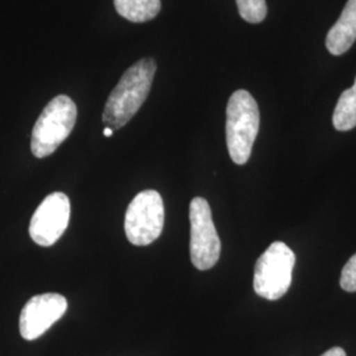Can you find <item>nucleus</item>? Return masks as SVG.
<instances>
[{"label": "nucleus", "mask_w": 356, "mask_h": 356, "mask_svg": "<svg viewBox=\"0 0 356 356\" xmlns=\"http://www.w3.org/2000/svg\"><path fill=\"white\" fill-rule=\"evenodd\" d=\"M154 73L156 63L152 58H143L128 69L104 106L102 120L106 127H124L136 115L152 89Z\"/></svg>", "instance_id": "obj_1"}, {"label": "nucleus", "mask_w": 356, "mask_h": 356, "mask_svg": "<svg viewBox=\"0 0 356 356\" xmlns=\"http://www.w3.org/2000/svg\"><path fill=\"white\" fill-rule=\"evenodd\" d=\"M226 116L229 157L235 164L244 165L251 157L260 128L259 106L248 91L238 90L229 97Z\"/></svg>", "instance_id": "obj_2"}, {"label": "nucleus", "mask_w": 356, "mask_h": 356, "mask_svg": "<svg viewBox=\"0 0 356 356\" xmlns=\"http://www.w3.org/2000/svg\"><path fill=\"white\" fill-rule=\"evenodd\" d=\"M76 122V106L67 95H58L45 106L32 131L31 149L35 157L44 159L56 152Z\"/></svg>", "instance_id": "obj_3"}, {"label": "nucleus", "mask_w": 356, "mask_h": 356, "mask_svg": "<svg viewBox=\"0 0 356 356\" xmlns=\"http://www.w3.org/2000/svg\"><path fill=\"white\" fill-rule=\"evenodd\" d=\"M296 254L282 242L272 243L254 266V293L269 301L284 297L292 285Z\"/></svg>", "instance_id": "obj_4"}, {"label": "nucleus", "mask_w": 356, "mask_h": 356, "mask_svg": "<svg viewBox=\"0 0 356 356\" xmlns=\"http://www.w3.org/2000/svg\"><path fill=\"white\" fill-rule=\"evenodd\" d=\"M165 210L160 193L140 191L128 206L124 231L134 245H149L159 239L164 229Z\"/></svg>", "instance_id": "obj_5"}, {"label": "nucleus", "mask_w": 356, "mask_h": 356, "mask_svg": "<svg viewBox=\"0 0 356 356\" xmlns=\"http://www.w3.org/2000/svg\"><path fill=\"white\" fill-rule=\"evenodd\" d=\"M189 219L191 263L200 270L211 269L219 260L222 247L210 204L202 197L193 198L189 207Z\"/></svg>", "instance_id": "obj_6"}, {"label": "nucleus", "mask_w": 356, "mask_h": 356, "mask_svg": "<svg viewBox=\"0 0 356 356\" xmlns=\"http://www.w3.org/2000/svg\"><path fill=\"white\" fill-rule=\"evenodd\" d=\"M70 220L69 197L56 191L49 194L36 209L31 219L29 235L41 247H51L57 242Z\"/></svg>", "instance_id": "obj_7"}, {"label": "nucleus", "mask_w": 356, "mask_h": 356, "mask_svg": "<svg viewBox=\"0 0 356 356\" xmlns=\"http://www.w3.org/2000/svg\"><path fill=\"white\" fill-rule=\"evenodd\" d=\"M67 310V300L58 293L33 296L19 319V330L26 341H35L60 321Z\"/></svg>", "instance_id": "obj_8"}, {"label": "nucleus", "mask_w": 356, "mask_h": 356, "mask_svg": "<svg viewBox=\"0 0 356 356\" xmlns=\"http://www.w3.org/2000/svg\"><path fill=\"white\" fill-rule=\"evenodd\" d=\"M356 41V0H348L338 22L326 36V48L334 56H342Z\"/></svg>", "instance_id": "obj_9"}, {"label": "nucleus", "mask_w": 356, "mask_h": 356, "mask_svg": "<svg viewBox=\"0 0 356 356\" xmlns=\"http://www.w3.org/2000/svg\"><path fill=\"white\" fill-rule=\"evenodd\" d=\"M115 8L120 16L132 23L152 20L161 10V0H114Z\"/></svg>", "instance_id": "obj_10"}, {"label": "nucleus", "mask_w": 356, "mask_h": 356, "mask_svg": "<svg viewBox=\"0 0 356 356\" xmlns=\"http://www.w3.org/2000/svg\"><path fill=\"white\" fill-rule=\"evenodd\" d=\"M332 124L338 131H350L356 127V78L351 89L344 90L332 115Z\"/></svg>", "instance_id": "obj_11"}, {"label": "nucleus", "mask_w": 356, "mask_h": 356, "mask_svg": "<svg viewBox=\"0 0 356 356\" xmlns=\"http://www.w3.org/2000/svg\"><path fill=\"white\" fill-rule=\"evenodd\" d=\"M238 11L243 20L251 24L261 23L267 17V1L266 0H236Z\"/></svg>", "instance_id": "obj_12"}, {"label": "nucleus", "mask_w": 356, "mask_h": 356, "mask_svg": "<svg viewBox=\"0 0 356 356\" xmlns=\"http://www.w3.org/2000/svg\"><path fill=\"white\" fill-rule=\"evenodd\" d=\"M341 288L346 292H356V254L350 257L346 263L341 275Z\"/></svg>", "instance_id": "obj_13"}, {"label": "nucleus", "mask_w": 356, "mask_h": 356, "mask_svg": "<svg viewBox=\"0 0 356 356\" xmlns=\"http://www.w3.org/2000/svg\"><path fill=\"white\" fill-rule=\"evenodd\" d=\"M321 356H347L346 355V351L341 347H332L330 350H327L325 354H322Z\"/></svg>", "instance_id": "obj_14"}, {"label": "nucleus", "mask_w": 356, "mask_h": 356, "mask_svg": "<svg viewBox=\"0 0 356 356\" xmlns=\"http://www.w3.org/2000/svg\"><path fill=\"white\" fill-rule=\"evenodd\" d=\"M113 134H114V129L110 127H106L103 129V135L106 136V138H110V136H113Z\"/></svg>", "instance_id": "obj_15"}]
</instances>
